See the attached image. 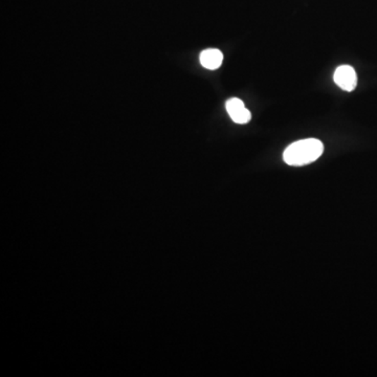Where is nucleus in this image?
<instances>
[{
  "label": "nucleus",
  "instance_id": "f03ea898",
  "mask_svg": "<svg viewBox=\"0 0 377 377\" xmlns=\"http://www.w3.org/2000/svg\"><path fill=\"white\" fill-rule=\"evenodd\" d=\"M333 80L340 88L348 92H353L357 85V73L350 65H342L337 67Z\"/></svg>",
  "mask_w": 377,
  "mask_h": 377
},
{
  "label": "nucleus",
  "instance_id": "20e7f679",
  "mask_svg": "<svg viewBox=\"0 0 377 377\" xmlns=\"http://www.w3.org/2000/svg\"><path fill=\"white\" fill-rule=\"evenodd\" d=\"M201 65L205 68L210 69V71H214V69L220 68L223 61V55L220 49H209L203 51L201 54Z\"/></svg>",
  "mask_w": 377,
  "mask_h": 377
},
{
  "label": "nucleus",
  "instance_id": "f257e3e1",
  "mask_svg": "<svg viewBox=\"0 0 377 377\" xmlns=\"http://www.w3.org/2000/svg\"><path fill=\"white\" fill-rule=\"evenodd\" d=\"M324 152V145L316 138H306L289 145L283 153V160L289 166L300 167L316 162Z\"/></svg>",
  "mask_w": 377,
  "mask_h": 377
},
{
  "label": "nucleus",
  "instance_id": "7ed1b4c3",
  "mask_svg": "<svg viewBox=\"0 0 377 377\" xmlns=\"http://www.w3.org/2000/svg\"><path fill=\"white\" fill-rule=\"evenodd\" d=\"M227 114L231 116L232 120L237 124H246L251 119V112L246 109L244 102L238 97L229 99L225 104Z\"/></svg>",
  "mask_w": 377,
  "mask_h": 377
}]
</instances>
